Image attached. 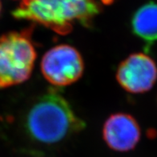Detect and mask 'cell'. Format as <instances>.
Wrapping results in <instances>:
<instances>
[{
    "label": "cell",
    "mask_w": 157,
    "mask_h": 157,
    "mask_svg": "<svg viewBox=\"0 0 157 157\" xmlns=\"http://www.w3.org/2000/svg\"><path fill=\"white\" fill-rule=\"evenodd\" d=\"M85 127L84 121L56 87L30 98L20 118L22 136L27 146L34 148L59 147Z\"/></svg>",
    "instance_id": "1"
},
{
    "label": "cell",
    "mask_w": 157,
    "mask_h": 157,
    "mask_svg": "<svg viewBox=\"0 0 157 157\" xmlns=\"http://www.w3.org/2000/svg\"><path fill=\"white\" fill-rule=\"evenodd\" d=\"M131 29L147 48L157 41V2H148L136 10L131 20Z\"/></svg>",
    "instance_id": "7"
},
{
    "label": "cell",
    "mask_w": 157,
    "mask_h": 157,
    "mask_svg": "<svg viewBox=\"0 0 157 157\" xmlns=\"http://www.w3.org/2000/svg\"><path fill=\"white\" fill-rule=\"evenodd\" d=\"M100 11L97 0H22L12 14L17 19L31 21L59 35H67L76 23L92 27Z\"/></svg>",
    "instance_id": "2"
},
{
    "label": "cell",
    "mask_w": 157,
    "mask_h": 157,
    "mask_svg": "<svg viewBox=\"0 0 157 157\" xmlns=\"http://www.w3.org/2000/svg\"><path fill=\"white\" fill-rule=\"evenodd\" d=\"M31 33V28H26L0 36V88L20 84L31 77L37 58Z\"/></svg>",
    "instance_id": "3"
},
{
    "label": "cell",
    "mask_w": 157,
    "mask_h": 157,
    "mask_svg": "<svg viewBox=\"0 0 157 157\" xmlns=\"http://www.w3.org/2000/svg\"><path fill=\"white\" fill-rule=\"evenodd\" d=\"M103 137L106 144L113 151L126 152L134 149L140 140V127L132 115L118 112L106 120Z\"/></svg>",
    "instance_id": "6"
},
{
    "label": "cell",
    "mask_w": 157,
    "mask_h": 157,
    "mask_svg": "<svg viewBox=\"0 0 157 157\" xmlns=\"http://www.w3.org/2000/svg\"><path fill=\"white\" fill-rule=\"evenodd\" d=\"M83 71L84 62L80 52L68 44L55 46L42 58V74L55 87H65L75 83Z\"/></svg>",
    "instance_id": "4"
},
{
    "label": "cell",
    "mask_w": 157,
    "mask_h": 157,
    "mask_svg": "<svg viewBox=\"0 0 157 157\" xmlns=\"http://www.w3.org/2000/svg\"><path fill=\"white\" fill-rule=\"evenodd\" d=\"M116 79L129 93H144L156 83L157 65L147 55L133 53L118 66Z\"/></svg>",
    "instance_id": "5"
},
{
    "label": "cell",
    "mask_w": 157,
    "mask_h": 157,
    "mask_svg": "<svg viewBox=\"0 0 157 157\" xmlns=\"http://www.w3.org/2000/svg\"><path fill=\"white\" fill-rule=\"evenodd\" d=\"M1 10H2V4H1V2H0V13H1Z\"/></svg>",
    "instance_id": "8"
}]
</instances>
